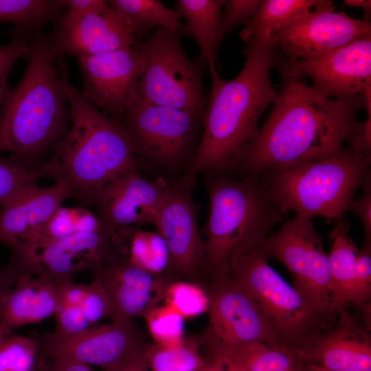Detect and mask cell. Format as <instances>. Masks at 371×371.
Here are the masks:
<instances>
[{
  "instance_id": "6da1fadb",
  "label": "cell",
  "mask_w": 371,
  "mask_h": 371,
  "mask_svg": "<svg viewBox=\"0 0 371 371\" xmlns=\"http://www.w3.org/2000/svg\"><path fill=\"white\" fill-rule=\"evenodd\" d=\"M280 86L258 132L227 172L260 176L288 165L339 155L362 122L361 102L326 98L300 77L279 71Z\"/></svg>"
},
{
  "instance_id": "7a4b0ae2",
  "label": "cell",
  "mask_w": 371,
  "mask_h": 371,
  "mask_svg": "<svg viewBox=\"0 0 371 371\" xmlns=\"http://www.w3.org/2000/svg\"><path fill=\"white\" fill-rule=\"evenodd\" d=\"M27 67L0 114V154L29 165L55 150L70 126L72 84L64 54L49 35L30 43Z\"/></svg>"
},
{
  "instance_id": "3957f363",
  "label": "cell",
  "mask_w": 371,
  "mask_h": 371,
  "mask_svg": "<svg viewBox=\"0 0 371 371\" xmlns=\"http://www.w3.org/2000/svg\"><path fill=\"white\" fill-rule=\"evenodd\" d=\"M246 60L238 75L222 78L210 68L212 86L199 148L185 176L227 172L236 157L258 132L264 111L276 98L270 78L272 49L245 45Z\"/></svg>"
},
{
  "instance_id": "277c9868",
  "label": "cell",
  "mask_w": 371,
  "mask_h": 371,
  "mask_svg": "<svg viewBox=\"0 0 371 371\" xmlns=\"http://www.w3.org/2000/svg\"><path fill=\"white\" fill-rule=\"evenodd\" d=\"M69 129L44 163L47 177L66 183L87 205L111 181L138 170L128 134L117 120L92 104L74 86L68 96Z\"/></svg>"
},
{
  "instance_id": "5b68a950",
  "label": "cell",
  "mask_w": 371,
  "mask_h": 371,
  "mask_svg": "<svg viewBox=\"0 0 371 371\" xmlns=\"http://www.w3.org/2000/svg\"><path fill=\"white\" fill-rule=\"evenodd\" d=\"M206 174L210 212L204 228L203 263L214 277L229 273L233 258L243 247L263 243L284 214L260 177Z\"/></svg>"
},
{
  "instance_id": "8992f818",
  "label": "cell",
  "mask_w": 371,
  "mask_h": 371,
  "mask_svg": "<svg viewBox=\"0 0 371 371\" xmlns=\"http://www.w3.org/2000/svg\"><path fill=\"white\" fill-rule=\"evenodd\" d=\"M370 162L371 156L346 148L336 157L288 165L259 177L282 214L293 210L338 221L370 175Z\"/></svg>"
},
{
  "instance_id": "52a82bcc",
  "label": "cell",
  "mask_w": 371,
  "mask_h": 371,
  "mask_svg": "<svg viewBox=\"0 0 371 371\" xmlns=\"http://www.w3.org/2000/svg\"><path fill=\"white\" fill-rule=\"evenodd\" d=\"M261 243H249L233 258L231 277L256 301L286 346L297 348L312 334L333 327L337 315L304 299L269 264Z\"/></svg>"
},
{
  "instance_id": "ba28073f",
  "label": "cell",
  "mask_w": 371,
  "mask_h": 371,
  "mask_svg": "<svg viewBox=\"0 0 371 371\" xmlns=\"http://www.w3.org/2000/svg\"><path fill=\"white\" fill-rule=\"evenodd\" d=\"M203 117L138 98L119 121L130 137L138 168L186 172L199 146Z\"/></svg>"
},
{
  "instance_id": "9c48e42d",
  "label": "cell",
  "mask_w": 371,
  "mask_h": 371,
  "mask_svg": "<svg viewBox=\"0 0 371 371\" xmlns=\"http://www.w3.org/2000/svg\"><path fill=\"white\" fill-rule=\"evenodd\" d=\"M181 30L157 29L139 43L145 65L137 85L139 98L157 105L191 112L204 118L207 98L203 71L191 60L181 44Z\"/></svg>"
},
{
  "instance_id": "30bf717a",
  "label": "cell",
  "mask_w": 371,
  "mask_h": 371,
  "mask_svg": "<svg viewBox=\"0 0 371 371\" xmlns=\"http://www.w3.org/2000/svg\"><path fill=\"white\" fill-rule=\"evenodd\" d=\"M126 249L117 231L105 226L11 251L7 266L13 276L44 275L58 285L73 281L78 273L100 269Z\"/></svg>"
},
{
  "instance_id": "8fae6325",
  "label": "cell",
  "mask_w": 371,
  "mask_h": 371,
  "mask_svg": "<svg viewBox=\"0 0 371 371\" xmlns=\"http://www.w3.org/2000/svg\"><path fill=\"white\" fill-rule=\"evenodd\" d=\"M269 259L289 271L293 287L311 304L330 314L339 313L330 286L328 254L312 217L296 214L261 244Z\"/></svg>"
},
{
  "instance_id": "7c38bea8",
  "label": "cell",
  "mask_w": 371,
  "mask_h": 371,
  "mask_svg": "<svg viewBox=\"0 0 371 371\" xmlns=\"http://www.w3.org/2000/svg\"><path fill=\"white\" fill-rule=\"evenodd\" d=\"M273 67L308 76L311 87L326 98L366 104L371 95V34L311 59L290 60L274 51Z\"/></svg>"
},
{
  "instance_id": "4fadbf2b",
  "label": "cell",
  "mask_w": 371,
  "mask_h": 371,
  "mask_svg": "<svg viewBox=\"0 0 371 371\" xmlns=\"http://www.w3.org/2000/svg\"><path fill=\"white\" fill-rule=\"evenodd\" d=\"M207 291L210 354L256 341L285 346L256 301L229 273L212 277Z\"/></svg>"
},
{
  "instance_id": "5bb4252c",
  "label": "cell",
  "mask_w": 371,
  "mask_h": 371,
  "mask_svg": "<svg viewBox=\"0 0 371 371\" xmlns=\"http://www.w3.org/2000/svg\"><path fill=\"white\" fill-rule=\"evenodd\" d=\"M335 9L331 1L319 0L308 14L273 35L272 50L287 59L307 60L371 34L370 22Z\"/></svg>"
},
{
  "instance_id": "9a60e30c",
  "label": "cell",
  "mask_w": 371,
  "mask_h": 371,
  "mask_svg": "<svg viewBox=\"0 0 371 371\" xmlns=\"http://www.w3.org/2000/svg\"><path fill=\"white\" fill-rule=\"evenodd\" d=\"M85 98L120 121L139 98L137 85L145 65L139 43L127 48L78 58Z\"/></svg>"
},
{
  "instance_id": "2e32d148",
  "label": "cell",
  "mask_w": 371,
  "mask_h": 371,
  "mask_svg": "<svg viewBox=\"0 0 371 371\" xmlns=\"http://www.w3.org/2000/svg\"><path fill=\"white\" fill-rule=\"evenodd\" d=\"M38 349L53 359L67 358L104 371H114L135 353L148 346L141 330L132 320L90 326L70 337L53 333L37 339Z\"/></svg>"
},
{
  "instance_id": "e0dca14e",
  "label": "cell",
  "mask_w": 371,
  "mask_h": 371,
  "mask_svg": "<svg viewBox=\"0 0 371 371\" xmlns=\"http://www.w3.org/2000/svg\"><path fill=\"white\" fill-rule=\"evenodd\" d=\"M173 181L162 177L149 178L138 170L108 183L87 203L109 228L120 229L153 223Z\"/></svg>"
},
{
  "instance_id": "ac0fdd59",
  "label": "cell",
  "mask_w": 371,
  "mask_h": 371,
  "mask_svg": "<svg viewBox=\"0 0 371 371\" xmlns=\"http://www.w3.org/2000/svg\"><path fill=\"white\" fill-rule=\"evenodd\" d=\"M194 179L183 176L172 181L153 225L168 248L170 275L189 277L203 265L205 240L201 235L191 195Z\"/></svg>"
},
{
  "instance_id": "d6986e66",
  "label": "cell",
  "mask_w": 371,
  "mask_h": 371,
  "mask_svg": "<svg viewBox=\"0 0 371 371\" xmlns=\"http://www.w3.org/2000/svg\"><path fill=\"white\" fill-rule=\"evenodd\" d=\"M93 280L104 289L110 304L109 317L122 322L144 317L164 299L170 280L155 275L122 254L92 272Z\"/></svg>"
},
{
  "instance_id": "ffe728a7",
  "label": "cell",
  "mask_w": 371,
  "mask_h": 371,
  "mask_svg": "<svg viewBox=\"0 0 371 371\" xmlns=\"http://www.w3.org/2000/svg\"><path fill=\"white\" fill-rule=\"evenodd\" d=\"M297 349L306 364L331 371H371L370 324L343 308L333 327L312 334Z\"/></svg>"
},
{
  "instance_id": "44dd1931",
  "label": "cell",
  "mask_w": 371,
  "mask_h": 371,
  "mask_svg": "<svg viewBox=\"0 0 371 371\" xmlns=\"http://www.w3.org/2000/svg\"><path fill=\"white\" fill-rule=\"evenodd\" d=\"M49 34L63 54L77 58L135 45L133 28L112 9L99 14L78 15L67 10Z\"/></svg>"
},
{
  "instance_id": "7402d4cb",
  "label": "cell",
  "mask_w": 371,
  "mask_h": 371,
  "mask_svg": "<svg viewBox=\"0 0 371 371\" xmlns=\"http://www.w3.org/2000/svg\"><path fill=\"white\" fill-rule=\"evenodd\" d=\"M70 197V188L61 181L49 188L34 184L17 190L0 207V243L12 251L30 242Z\"/></svg>"
},
{
  "instance_id": "603a6c76",
  "label": "cell",
  "mask_w": 371,
  "mask_h": 371,
  "mask_svg": "<svg viewBox=\"0 0 371 371\" xmlns=\"http://www.w3.org/2000/svg\"><path fill=\"white\" fill-rule=\"evenodd\" d=\"M14 284L0 306V329L38 323L54 314L58 285L44 275L12 276Z\"/></svg>"
},
{
  "instance_id": "cb8c5ba5",
  "label": "cell",
  "mask_w": 371,
  "mask_h": 371,
  "mask_svg": "<svg viewBox=\"0 0 371 371\" xmlns=\"http://www.w3.org/2000/svg\"><path fill=\"white\" fill-rule=\"evenodd\" d=\"M319 0H263L240 33L246 45H266L272 49L274 34L308 14Z\"/></svg>"
},
{
  "instance_id": "d4e9b609",
  "label": "cell",
  "mask_w": 371,
  "mask_h": 371,
  "mask_svg": "<svg viewBox=\"0 0 371 371\" xmlns=\"http://www.w3.org/2000/svg\"><path fill=\"white\" fill-rule=\"evenodd\" d=\"M227 361L240 371H304L306 363L297 348L253 342L210 354Z\"/></svg>"
},
{
  "instance_id": "484cf974",
  "label": "cell",
  "mask_w": 371,
  "mask_h": 371,
  "mask_svg": "<svg viewBox=\"0 0 371 371\" xmlns=\"http://www.w3.org/2000/svg\"><path fill=\"white\" fill-rule=\"evenodd\" d=\"M225 0H177L175 11L184 17V33L197 43L199 60L209 69L216 67L214 43Z\"/></svg>"
},
{
  "instance_id": "4316f807",
  "label": "cell",
  "mask_w": 371,
  "mask_h": 371,
  "mask_svg": "<svg viewBox=\"0 0 371 371\" xmlns=\"http://www.w3.org/2000/svg\"><path fill=\"white\" fill-rule=\"evenodd\" d=\"M63 8L59 0H0V23L14 25L12 38L31 42L45 25L59 18Z\"/></svg>"
},
{
  "instance_id": "83f0119b",
  "label": "cell",
  "mask_w": 371,
  "mask_h": 371,
  "mask_svg": "<svg viewBox=\"0 0 371 371\" xmlns=\"http://www.w3.org/2000/svg\"><path fill=\"white\" fill-rule=\"evenodd\" d=\"M346 223L337 221L330 233L332 248L328 255L330 286L334 303L339 311L348 308L359 249L348 235Z\"/></svg>"
},
{
  "instance_id": "f1b7e54d",
  "label": "cell",
  "mask_w": 371,
  "mask_h": 371,
  "mask_svg": "<svg viewBox=\"0 0 371 371\" xmlns=\"http://www.w3.org/2000/svg\"><path fill=\"white\" fill-rule=\"evenodd\" d=\"M126 250V256L135 265L155 275H164L170 264L167 245L157 232L131 227L117 230Z\"/></svg>"
},
{
  "instance_id": "f546056e",
  "label": "cell",
  "mask_w": 371,
  "mask_h": 371,
  "mask_svg": "<svg viewBox=\"0 0 371 371\" xmlns=\"http://www.w3.org/2000/svg\"><path fill=\"white\" fill-rule=\"evenodd\" d=\"M111 9L141 34L150 30L179 29L181 16L159 0H110Z\"/></svg>"
},
{
  "instance_id": "4dcf8cb0",
  "label": "cell",
  "mask_w": 371,
  "mask_h": 371,
  "mask_svg": "<svg viewBox=\"0 0 371 371\" xmlns=\"http://www.w3.org/2000/svg\"><path fill=\"white\" fill-rule=\"evenodd\" d=\"M105 226L97 214L85 207L61 205L35 236L20 247L93 232Z\"/></svg>"
},
{
  "instance_id": "1f68e13d",
  "label": "cell",
  "mask_w": 371,
  "mask_h": 371,
  "mask_svg": "<svg viewBox=\"0 0 371 371\" xmlns=\"http://www.w3.org/2000/svg\"><path fill=\"white\" fill-rule=\"evenodd\" d=\"M147 358L151 371H200L205 362L196 346L186 341L174 347L150 346Z\"/></svg>"
},
{
  "instance_id": "d6a6232c",
  "label": "cell",
  "mask_w": 371,
  "mask_h": 371,
  "mask_svg": "<svg viewBox=\"0 0 371 371\" xmlns=\"http://www.w3.org/2000/svg\"><path fill=\"white\" fill-rule=\"evenodd\" d=\"M164 300L166 305L184 319L207 313L210 305L207 291L199 284L187 281H170Z\"/></svg>"
},
{
  "instance_id": "836d02e7",
  "label": "cell",
  "mask_w": 371,
  "mask_h": 371,
  "mask_svg": "<svg viewBox=\"0 0 371 371\" xmlns=\"http://www.w3.org/2000/svg\"><path fill=\"white\" fill-rule=\"evenodd\" d=\"M144 319L155 344L174 347L185 341L184 319L165 304L153 308Z\"/></svg>"
},
{
  "instance_id": "e575fe53",
  "label": "cell",
  "mask_w": 371,
  "mask_h": 371,
  "mask_svg": "<svg viewBox=\"0 0 371 371\" xmlns=\"http://www.w3.org/2000/svg\"><path fill=\"white\" fill-rule=\"evenodd\" d=\"M47 177L44 164L29 166L16 159L0 155V207L17 190L37 184L40 178Z\"/></svg>"
},
{
  "instance_id": "d590c367",
  "label": "cell",
  "mask_w": 371,
  "mask_h": 371,
  "mask_svg": "<svg viewBox=\"0 0 371 371\" xmlns=\"http://www.w3.org/2000/svg\"><path fill=\"white\" fill-rule=\"evenodd\" d=\"M38 351L36 339L8 335L0 344V371H34Z\"/></svg>"
},
{
  "instance_id": "8d00e7d4",
  "label": "cell",
  "mask_w": 371,
  "mask_h": 371,
  "mask_svg": "<svg viewBox=\"0 0 371 371\" xmlns=\"http://www.w3.org/2000/svg\"><path fill=\"white\" fill-rule=\"evenodd\" d=\"M260 0H227L225 10L221 16L214 43L216 56L225 36L237 25L245 23L256 12Z\"/></svg>"
},
{
  "instance_id": "74e56055",
  "label": "cell",
  "mask_w": 371,
  "mask_h": 371,
  "mask_svg": "<svg viewBox=\"0 0 371 371\" xmlns=\"http://www.w3.org/2000/svg\"><path fill=\"white\" fill-rule=\"evenodd\" d=\"M370 299L371 245H363L357 256L348 307L358 308L370 303Z\"/></svg>"
},
{
  "instance_id": "f35d334b",
  "label": "cell",
  "mask_w": 371,
  "mask_h": 371,
  "mask_svg": "<svg viewBox=\"0 0 371 371\" xmlns=\"http://www.w3.org/2000/svg\"><path fill=\"white\" fill-rule=\"evenodd\" d=\"M31 43L21 38H13L5 45L0 46V114L11 91L8 82L10 71L20 58H27Z\"/></svg>"
},
{
  "instance_id": "ab89813d",
  "label": "cell",
  "mask_w": 371,
  "mask_h": 371,
  "mask_svg": "<svg viewBox=\"0 0 371 371\" xmlns=\"http://www.w3.org/2000/svg\"><path fill=\"white\" fill-rule=\"evenodd\" d=\"M54 315L56 319L54 333L59 337L73 336L91 326L80 306L58 304Z\"/></svg>"
},
{
  "instance_id": "60d3db41",
  "label": "cell",
  "mask_w": 371,
  "mask_h": 371,
  "mask_svg": "<svg viewBox=\"0 0 371 371\" xmlns=\"http://www.w3.org/2000/svg\"><path fill=\"white\" fill-rule=\"evenodd\" d=\"M80 306L91 325L110 315L108 297L100 284L95 280L87 285V292Z\"/></svg>"
},
{
  "instance_id": "b9f144b4",
  "label": "cell",
  "mask_w": 371,
  "mask_h": 371,
  "mask_svg": "<svg viewBox=\"0 0 371 371\" xmlns=\"http://www.w3.org/2000/svg\"><path fill=\"white\" fill-rule=\"evenodd\" d=\"M363 190L362 196L352 200L348 206L347 211L355 214L360 219L364 230V245H371V176H368L361 185Z\"/></svg>"
},
{
  "instance_id": "7bdbcfd3",
  "label": "cell",
  "mask_w": 371,
  "mask_h": 371,
  "mask_svg": "<svg viewBox=\"0 0 371 371\" xmlns=\"http://www.w3.org/2000/svg\"><path fill=\"white\" fill-rule=\"evenodd\" d=\"M72 13L78 15L99 14L111 10L105 0H59Z\"/></svg>"
},
{
  "instance_id": "ee69618b",
  "label": "cell",
  "mask_w": 371,
  "mask_h": 371,
  "mask_svg": "<svg viewBox=\"0 0 371 371\" xmlns=\"http://www.w3.org/2000/svg\"><path fill=\"white\" fill-rule=\"evenodd\" d=\"M87 290V285L74 281L60 284L58 287V304L80 306Z\"/></svg>"
},
{
  "instance_id": "f6af8a7d",
  "label": "cell",
  "mask_w": 371,
  "mask_h": 371,
  "mask_svg": "<svg viewBox=\"0 0 371 371\" xmlns=\"http://www.w3.org/2000/svg\"><path fill=\"white\" fill-rule=\"evenodd\" d=\"M147 346L124 361L114 371H148Z\"/></svg>"
},
{
  "instance_id": "bcb514c9",
  "label": "cell",
  "mask_w": 371,
  "mask_h": 371,
  "mask_svg": "<svg viewBox=\"0 0 371 371\" xmlns=\"http://www.w3.org/2000/svg\"><path fill=\"white\" fill-rule=\"evenodd\" d=\"M51 371H91L89 366L80 361L67 359L56 358Z\"/></svg>"
},
{
  "instance_id": "7dc6e473",
  "label": "cell",
  "mask_w": 371,
  "mask_h": 371,
  "mask_svg": "<svg viewBox=\"0 0 371 371\" xmlns=\"http://www.w3.org/2000/svg\"><path fill=\"white\" fill-rule=\"evenodd\" d=\"M14 284V279L6 267L0 271V306Z\"/></svg>"
},
{
  "instance_id": "c3c4849f",
  "label": "cell",
  "mask_w": 371,
  "mask_h": 371,
  "mask_svg": "<svg viewBox=\"0 0 371 371\" xmlns=\"http://www.w3.org/2000/svg\"><path fill=\"white\" fill-rule=\"evenodd\" d=\"M344 4L350 7L361 8L364 12L363 20L370 22L371 1L370 0H346Z\"/></svg>"
},
{
  "instance_id": "681fc988",
  "label": "cell",
  "mask_w": 371,
  "mask_h": 371,
  "mask_svg": "<svg viewBox=\"0 0 371 371\" xmlns=\"http://www.w3.org/2000/svg\"><path fill=\"white\" fill-rule=\"evenodd\" d=\"M200 371H227L223 361L219 358L210 357L205 362Z\"/></svg>"
},
{
  "instance_id": "f907efd6",
  "label": "cell",
  "mask_w": 371,
  "mask_h": 371,
  "mask_svg": "<svg viewBox=\"0 0 371 371\" xmlns=\"http://www.w3.org/2000/svg\"><path fill=\"white\" fill-rule=\"evenodd\" d=\"M304 371H331L313 363L306 365Z\"/></svg>"
},
{
  "instance_id": "816d5d0a",
  "label": "cell",
  "mask_w": 371,
  "mask_h": 371,
  "mask_svg": "<svg viewBox=\"0 0 371 371\" xmlns=\"http://www.w3.org/2000/svg\"><path fill=\"white\" fill-rule=\"evenodd\" d=\"M221 360L224 363L227 371H240L237 367H236L232 363H230V362H229L227 361H225V360H223V359H221Z\"/></svg>"
},
{
  "instance_id": "f5cc1de1",
  "label": "cell",
  "mask_w": 371,
  "mask_h": 371,
  "mask_svg": "<svg viewBox=\"0 0 371 371\" xmlns=\"http://www.w3.org/2000/svg\"><path fill=\"white\" fill-rule=\"evenodd\" d=\"M10 332L0 329V344L2 341L10 335Z\"/></svg>"
},
{
  "instance_id": "db71d44e",
  "label": "cell",
  "mask_w": 371,
  "mask_h": 371,
  "mask_svg": "<svg viewBox=\"0 0 371 371\" xmlns=\"http://www.w3.org/2000/svg\"><path fill=\"white\" fill-rule=\"evenodd\" d=\"M246 371H260V370H246Z\"/></svg>"
}]
</instances>
